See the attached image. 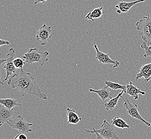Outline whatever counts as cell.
I'll return each instance as SVG.
<instances>
[{"instance_id":"obj_1","label":"cell","mask_w":151,"mask_h":139,"mask_svg":"<svg viewBox=\"0 0 151 139\" xmlns=\"http://www.w3.org/2000/svg\"><path fill=\"white\" fill-rule=\"evenodd\" d=\"M7 84L12 88L16 89L22 96L26 94L37 96L43 100H47V96L42 93L35 81V77L29 72H26L20 69L19 74L15 73L11 76Z\"/></svg>"},{"instance_id":"obj_2","label":"cell","mask_w":151,"mask_h":139,"mask_svg":"<svg viewBox=\"0 0 151 139\" xmlns=\"http://www.w3.org/2000/svg\"><path fill=\"white\" fill-rule=\"evenodd\" d=\"M49 54L47 51L41 52L35 48L29 49L27 52L24 54L23 58L27 64H31L37 62L41 66H43L48 61V56Z\"/></svg>"},{"instance_id":"obj_3","label":"cell","mask_w":151,"mask_h":139,"mask_svg":"<svg viewBox=\"0 0 151 139\" xmlns=\"http://www.w3.org/2000/svg\"><path fill=\"white\" fill-rule=\"evenodd\" d=\"M15 56V49L14 48H10L8 54L6 55V58L0 59V66H1L3 63H5L3 67L6 72V78L1 81V84L2 85H3V82L6 81L10 76H12L16 73V67L14 64Z\"/></svg>"},{"instance_id":"obj_4","label":"cell","mask_w":151,"mask_h":139,"mask_svg":"<svg viewBox=\"0 0 151 139\" xmlns=\"http://www.w3.org/2000/svg\"><path fill=\"white\" fill-rule=\"evenodd\" d=\"M137 29L142 38L147 44H151V30L148 16H144L136 23Z\"/></svg>"},{"instance_id":"obj_5","label":"cell","mask_w":151,"mask_h":139,"mask_svg":"<svg viewBox=\"0 0 151 139\" xmlns=\"http://www.w3.org/2000/svg\"><path fill=\"white\" fill-rule=\"evenodd\" d=\"M6 123L10 127L19 130L21 133H28L32 132L30 128L33 125V124L26 122L20 115L13 120H9V121L6 122Z\"/></svg>"},{"instance_id":"obj_6","label":"cell","mask_w":151,"mask_h":139,"mask_svg":"<svg viewBox=\"0 0 151 139\" xmlns=\"http://www.w3.org/2000/svg\"><path fill=\"white\" fill-rule=\"evenodd\" d=\"M121 98L124 101V105L125 107V109L127 110L128 113L132 118L139 120L140 121L142 122L143 123H144L147 126H149V127L151 126V123L146 121L140 115V114L138 110V105L137 104L131 102L129 100L128 97L126 96L125 97L122 96Z\"/></svg>"},{"instance_id":"obj_7","label":"cell","mask_w":151,"mask_h":139,"mask_svg":"<svg viewBox=\"0 0 151 139\" xmlns=\"http://www.w3.org/2000/svg\"><path fill=\"white\" fill-rule=\"evenodd\" d=\"M95 130L105 139H121L117 136L118 133L113 125L110 124L106 120H103L101 128Z\"/></svg>"},{"instance_id":"obj_8","label":"cell","mask_w":151,"mask_h":139,"mask_svg":"<svg viewBox=\"0 0 151 139\" xmlns=\"http://www.w3.org/2000/svg\"><path fill=\"white\" fill-rule=\"evenodd\" d=\"M52 37V27L44 24L37 32L36 39L41 46H45Z\"/></svg>"},{"instance_id":"obj_9","label":"cell","mask_w":151,"mask_h":139,"mask_svg":"<svg viewBox=\"0 0 151 139\" xmlns=\"http://www.w3.org/2000/svg\"><path fill=\"white\" fill-rule=\"evenodd\" d=\"M94 48L96 50V59H97L99 61V64H103L106 65L113 64V69L119 67L120 64L119 62L111 59L108 54H105L101 52L96 44H94Z\"/></svg>"},{"instance_id":"obj_10","label":"cell","mask_w":151,"mask_h":139,"mask_svg":"<svg viewBox=\"0 0 151 139\" xmlns=\"http://www.w3.org/2000/svg\"><path fill=\"white\" fill-rule=\"evenodd\" d=\"M145 1L146 0H137L133 2H124V1L119 2L117 3V4H116L115 6V8L117 9L116 12L119 14L127 12L135 4H136L137 3L145 2Z\"/></svg>"},{"instance_id":"obj_11","label":"cell","mask_w":151,"mask_h":139,"mask_svg":"<svg viewBox=\"0 0 151 139\" xmlns=\"http://www.w3.org/2000/svg\"><path fill=\"white\" fill-rule=\"evenodd\" d=\"M142 78H144L145 82H148L151 80V63L145 64L140 68L139 71L136 75V80Z\"/></svg>"},{"instance_id":"obj_12","label":"cell","mask_w":151,"mask_h":139,"mask_svg":"<svg viewBox=\"0 0 151 139\" xmlns=\"http://www.w3.org/2000/svg\"><path fill=\"white\" fill-rule=\"evenodd\" d=\"M15 112L13 110H9L2 104L0 106V126H2L5 123L12 119Z\"/></svg>"},{"instance_id":"obj_13","label":"cell","mask_w":151,"mask_h":139,"mask_svg":"<svg viewBox=\"0 0 151 139\" xmlns=\"http://www.w3.org/2000/svg\"><path fill=\"white\" fill-rule=\"evenodd\" d=\"M127 90L126 93L131 96V97L134 100H138L139 99V94H141L142 95H145L146 93L145 92L142 91L140 89L137 88L135 86L133 85L132 82L130 81L129 84L127 85Z\"/></svg>"},{"instance_id":"obj_14","label":"cell","mask_w":151,"mask_h":139,"mask_svg":"<svg viewBox=\"0 0 151 139\" xmlns=\"http://www.w3.org/2000/svg\"><path fill=\"white\" fill-rule=\"evenodd\" d=\"M90 92L95 93L99 96L101 99L102 101H105L108 99H111V91L109 90V88L106 86L105 87L102 88L101 89L99 90H93L91 88L89 90Z\"/></svg>"},{"instance_id":"obj_15","label":"cell","mask_w":151,"mask_h":139,"mask_svg":"<svg viewBox=\"0 0 151 139\" xmlns=\"http://www.w3.org/2000/svg\"><path fill=\"white\" fill-rule=\"evenodd\" d=\"M67 116H68V121L67 124H77L81 120L78 115L76 113L75 110L73 109H70L68 107L67 109Z\"/></svg>"},{"instance_id":"obj_16","label":"cell","mask_w":151,"mask_h":139,"mask_svg":"<svg viewBox=\"0 0 151 139\" xmlns=\"http://www.w3.org/2000/svg\"><path fill=\"white\" fill-rule=\"evenodd\" d=\"M124 93H125V91L122 90L121 93H119L115 97H111L108 101L105 103L104 106L107 111L113 110L116 107L119 99L122 97V95Z\"/></svg>"},{"instance_id":"obj_17","label":"cell","mask_w":151,"mask_h":139,"mask_svg":"<svg viewBox=\"0 0 151 139\" xmlns=\"http://www.w3.org/2000/svg\"><path fill=\"white\" fill-rule=\"evenodd\" d=\"M105 13H106V12L103 11L102 6L100 8H96L94 9L92 11L87 14V15L85 16V18L94 21L96 19H98L101 17Z\"/></svg>"},{"instance_id":"obj_18","label":"cell","mask_w":151,"mask_h":139,"mask_svg":"<svg viewBox=\"0 0 151 139\" xmlns=\"http://www.w3.org/2000/svg\"><path fill=\"white\" fill-rule=\"evenodd\" d=\"M0 104H2L9 110H12L16 106H22V104L18 103L17 100L13 99H0Z\"/></svg>"},{"instance_id":"obj_19","label":"cell","mask_w":151,"mask_h":139,"mask_svg":"<svg viewBox=\"0 0 151 139\" xmlns=\"http://www.w3.org/2000/svg\"><path fill=\"white\" fill-rule=\"evenodd\" d=\"M111 124L113 125L114 126L121 129L130 128V125H129L127 123V122L124 121L123 119L119 118V117H116L114 118L111 121Z\"/></svg>"},{"instance_id":"obj_20","label":"cell","mask_w":151,"mask_h":139,"mask_svg":"<svg viewBox=\"0 0 151 139\" xmlns=\"http://www.w3.org/2000/svg\"><path fill=\"white\" fill-rule=\"evenodd\" d=\"M104 83L106 85V86L108 87L109 88H111L113 90H124L125 93H126V90H127L126 85H122L118 83L114 82L113 81H107V80H105L104 81Z\"/></svg>"},{"instance_id":"obj_21","label":"cell","mask_w":151,"mask_h":139,"mask_svg":"<svg viewBox=\"0 0 151 139\" xmlns=\"http://www.w3.org/2000/svg\"><path fill=\"white\" fill-rule=\"evenodd\" d=\"M141 48L145 50V53L144 55V57L145 58L151 57V44H147L145 41H143L142 44H141Z\"/></svg>"},{"instance_id":"obj_22","label":"cell","mask_w":151,"mask_h":139,"mask_svg":"<svg viewBox=\"0 0 151 139\" xmlns=\"http://www.w3.org/2000/svg\"><path fill=\"white\" fill-rule=\"evenodd\" d=\"M25 63V61H24L23 59L20 58H15V59L14 60V64L16 69H22Z\"/></svg>"},{"instance_id":"obj_23","label":"cell","mask_w":151,"mask_h":139,"mask_svg":"<svg viewBox=\"0 0 151 139\" xmlns=\"http://www.w3.org/2000/svg\"><path fill=\"white\" fill-rule=\"evenodd\" d=\"M85 131L87 133H90L96 134V139H105V138H104L102 136H101L97 132H96L94 128H93V130H87V129H85Z\"/></svg>"},{"instance_id":"obj_24","label":"cell","mask_w":151,"mask_h":139,"mask_svg":"<svg viewBox=\"0 0 151 139\" xmlns=\"http://www.w3.org/2000/svg\"><path fill=\"white\" fill-rule=\"evenodd\" d=\"M10 42L8 41L3 40L2 39L0 40V47L2 46L3 45H9Z\"/></svg>"},{"instance_id":"obj_25","label":"cell","mask_w":151,"mask_h":139,"mask_svg":"<svg viewBox=\"0 0 151 139\" xmlns=\"http://www.w3.org/2000/svg\"><path fill=\"white\" fill-rule=\"evenodd\" d=\"M18 137L20 139H27V136L25 134V133H22L18 134Z\"/></svg>"},{"instance_id":"obj_26","label":"cell","mask_w":151,"mask_h":139,"mask_svg":"<svg viewBox=\"0 0 151 139\" xmlns=\"http://www.w3.org/2000/svg\"><path fill=\"white\" fill-rule=\"evenodd\" d=\"M47 1H48V0H35L34 4H37L40 3H45Z\"/></svg>"},{"instance_id":"obj_27","label":"cell","mask_w":151,"mask_h":139,"mask_svg":"<svg viewBox=\"0 0 151 139\" xmlns=\"http://www.w3.org/2000/svg\"><path fill=\"white\" fill-rule=\"evenodd\" d=\"M148 18H149V21H150V27H151V16H150V15L148 14Z\"/></svg>"},{"instance_id":"obj_28","label":"cell","mask_w":151,"mask_h":139,"mask_svg":"<svg viewBox=\"0 0 151 139\" xmlns=\"http://www.w3.org/2000/svg\"><path fill=\"white\" fill-rule=\"evenodd\" d=\"M14 139H20L19 138V137H18V135H17V136H16V137H15V138Z\"/></svg>"}]
</instances>
